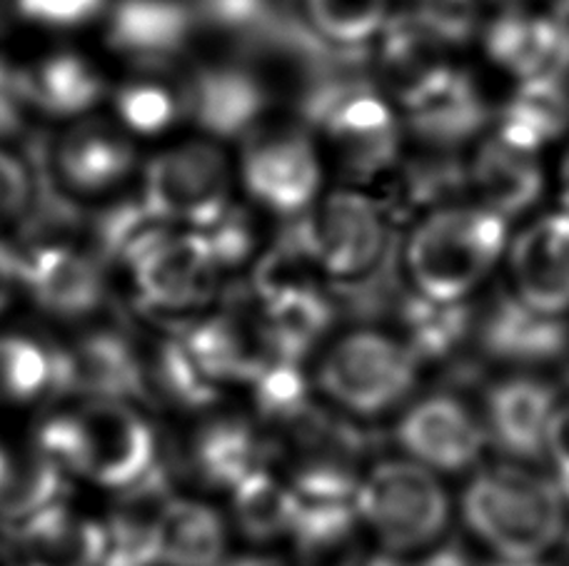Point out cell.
Here are the masks:
<instances>
[{"label": "cell", "instance_id": "5bb4252c", "mask_svg": "<svg viewBox=\"0 0 569 566\" xmlns=\"http://www.w3.org/2000/svg\"><path fill=\"white\" fill-rule=\"evenodd\" d=\"M507 292L547 317L569 320V212H535L512 230L505 252Z\"/></svg>", "mask_w": 569, "mask_h": 566}, {"label": "cell", "instance_id": "52a82bcc", "mask_svg": "<svg viewBox=\"0 0 569 566\" xmlns=\"http://www.w3.org/2000/svg\"><path fill=\"white\" fill-rule=\"evenodd\" d=\"M392 212L370 188H330L295 222L305 255L325 282H362L385 262L392 237Z\"/></svg>", "mask_w": 569, "mask_h": 566}, {"label": "cell", "instance_id": "8d00e7d4", "mask_svg": "<svg viewBox=\"0 0 569 566\" xmlns=\"http://www.w3.org/2000/svg\"><path fill=\"white\" fill-rule=\"evenodd\" d=\"M116 108L123 125L140 135H158L186 118L180 83L170 88L158 75H140L126 83L118 90Z\"/></svg>", "mask_w": 569, "mask_h": 566}, {"label": "cell", "instance_id": "60d3db41", "mask_svg": "<svg viewBox=\"0 0 569 566\" xmlns=\"http://www.w3.org/2000/svg\"><path fill=\"white\" fill-rule=\"evenodd\" d=\"M547 467L569 489V394H562L555 410L547 439Z\"/></svg>", "mask_w": 569, "mask_h": 566}, {"label": "cell", "instance_id": "9a60e30c", "mask_svg": "<svg viewBox=\"0 0 569 566\" xmlns=\"http://www.w3.org/2000/svg\"><path fill=\"white\" fill-rule=\"evenodd\" d=\"M475 357L500 372H537L569 362V320L547 317L500 292L475 317Z\"/></svg>", "mask_w": 569, "mask_h": 566}, {"label": "cell", "instance_id": "836d02e7", "mask_svg": "<svg viewBox=\"0 0 569 566\" xmlns=\"http://www.w3.org/2000/svg\"><path fill=\"white\" fill-rule=\"evenodd\" d=\"M30 103L53 118L86 115L106 93L103 75L76 53L48 55L26 70Z\"/></svg>", "mask_w": 569, "mask_h": 566}, {"label": "cell", "instance_id": "cb8c5ba5", "mask_svg": "<svg viewBox=\"0 0 569 566\" xmlns=\"http://www.w3.org/2000/svg\"><path fill=\"white\" fill-rule=\"evenodd\" d=\"M172 499V477L160 462L146 477L118 489L103 519V566H158L160 524Z\"/></svg>", "mask_w": 569, "mask_h": 566}, {"label": "cell", "instance_id": "7bdbcfd3", "mask_svg": "<svg viewBox=\"0 0 569 566\" xmlns=\"http://www.w3.org/2000/svg\"><path fill=\"white\" fill-rule=\"evenodd\" d=\"M18 282V255H13L6 245H0V312L13 295V285Z\"/></svg>", "mask_w": 569, "mask_h": 566}, {"label": "cell", "instance_id": "4316f807", "mask_svg": "<svg viewBox=\"0 0 569 566\" xmlns=\"http://www.w3.org/2000/svg\"><path fill=\"white\" fill-rule=\"evenodd\" d=\"M50 163L68 192H103L136 163V148L118 125L83 118L50 148Z\"/></svg>", "mask_w": 569, "mask_h": 566}, {"label": "cell", "instance_id": "8fae6325", "mask_svg": "<svg viewBox=\"0 0 569 566\" xmlns=\"http://www.w3.org/2000/svg\"><path fill=\"white\" fill-rule=\"evenodd\" d=\"M232 173L226 153L210 143H186L160 153L146 170L142 205L158 222L216 228L230 210Z\"/></svg>", "mask_w": 569, "mask_h": 566}, {"label": "cell", "instance_id": "3957f363", "mask_svg": "<svg viewBox=\"0 0 569 566\" xmlns=\"http://www.w3.org/2000/svg\"><path fill=\"white\" fill-rule=\"evenodd\" d=\"M305 125L345 185L388 180L408 150L400 108L375 80H335L302 98Z\"/></svg>", "mask_w": 569, "mask_h": 566}, {"label": "cell", "instance_id": "7402d4cb", "mask_svg": "<svg viewBox=\"0 0 569 566\" xmlns=\"http://www.w3.org/2000/svg\"><path fill=\"white\" fill-rule=\"evenodd\" d=\"M477 48L497 75L520 83L560 65V23L552 6L497 8L482 18Z\"/></svg>", "mask_w": 569, "mask_h": 566}, {"label": "cell", "instance_id": "681fc988", "mask_svg": "<svg viewBox=\"0 0 569 566\" xmlns=\"http://www.w3.org/2000/svg\"><path fill=\"white\" fill-rule=\"evenodd\" d=\"M0 566H18V564H16V559L10 557L8 547H0Z\"/></svg>", "mask_w": 569, "mask_h": 566}, {"label": "cell", "instance_id": "6da1fadb", "mask_svg": "<svg viewBox=\"0 0 569 566\" xmlns=\"http://www.w3.org/2000/svg\"><path fill=\"white\" fill-rule=\"evenodd\" d=\"M457 517L487 559L512 566H537L569 542L565 484L532 464L497 459L467 474Z\"/></svg>", "mask_w": 569, "mask_h": 566}, {"label": "cell", "instance_id": "603a6c76", "mask_svg": "<svg viewBox=\"0 0 569 566\" xmlns=\"http://www.w3.org/2000/svg\"><path fill=\"white\" fill-rule=\"evenodd\" d=\"M53 355L56 394H73V400H120L138 404V375L130 332H88L73 345L53 350Z\"/></svg>", "mask_w": 569, "mask_h": 566}, {"label": "cell", "instance_id": "7dc6e473", "mask_svg": "<svg viewBox=\"0 0 569 566\" xmlns=\"http://www.w3.org/2000/svg\"><path fill=\"white\" fill-rule=\"evenodd\" d=\"M480 6H490L492 10L497 8H515V6H550L552 0H477Z\"/></svg>", "mask_w": 569, "mask_h": 566}, {"label": "cell", "instance_id": "f6af8a7d", "mask_svg": "<svg viewBox=\"0 0 569 566\" xmlns=\"http://www.w3.org/2000/svg\"><path fill=\"white\" fill-rule=\"evenodd\" d=\"M222 566H292V562H282L278 557H266V554H248V557L228 559Z\"/></svg>", "mask_w": 569, "mask_h": 566}, {"label": "cell", "instance_id": "d4e9b609", "mask_svg": "<svg viewBox=\"0 0 569 566\" xmlns=\"http://www.w3.org/2000/svg\"><path fill=\"white\" fill-rule=\"evenodd\" d=\"M133 357L138 375V404L200 414L216 402V384L202 377L176 335H133Z\"/></svg>", "mask_w": 569, "mask_h": 566}, {"label": "cell", "instance_id": "f1b7e54d", "mask_svg": "<svg viewBox=\"0 0 569 566\" xmlns=\"http://www.w3.org/2000/svg\"><path fill=\"white\" fill-rule=\"evenodd\" d=\"M475 317L472 302L445 305L408 292L392 330L408 342L422 370H430L455 365L465 357L467 347H475Z\"/></svg>", "mask_w": 569, "mask_h": 566}, {"label": "cell", "instance_id": "1f68e13d", "mask_svg": "<svg viewBox=\"0 0 569 566\" xmlns=\"http://www.w3.org/2000/svg\"><path fill=\"white\" fill-rule=\"evenodd\" d=\"M66 472L36 444L16 447L0 439V519L18 524L63 499Z\"/></svg>", "mask_w": 569, "mask_h": 566}, {"label": "cell", "instance_id": "484cf974", "mask_svg": "<svg viewBox=\"0 0 569 566\" xmlns=\"http://www.w3.org/2000/svg\"><path fill=\"white\" fill-rule=\"evenodd\" d=\"M8 552L18 566H103V522L60 502L13 524Z\"/></svg>", "mask_w": 569, "mask_h": 566}, {"label": "cell", "instance_id": "4dcf8cb0", "mask_svg": "<svg viewBox=\"0 0 569 566\" xmlns=\"http://www.w3.org/2000/svg\"><path fill=\"white\" fill-rule=\"evenodd\" d=\"M232 527L252 544H276L292 537L300 519L302 499L295 494L280 472L262 467L252 472L230 492Z\"/></svg>", "mask_w": 569, "mask_h": 566}, {"label": "cell", "instance_id": "ab89813d", "mask_svg": "<svg viewBox=\"0 0 569 566\" xmlns=\"http://www.w3.org/2000/svg\"><path fill=\"white\" fill-rule=\"evenodd\" d=\"M30 170L18 158L0 150V228L13 225L30 205Z\"/></svg>", "mask_w": 569, "mask_h": 566}, {"label": "cell", "instance_id": "5b68a950", "mask_svg": "<svg viewBox=\"0 0 569 566\" xmlns=\"http://www.w3.org/2000/svg\"><path fill=\"white\" fill-rule=\"evenodd\" d=\"M422 365L398 332L385 325H352L325 342L315 357V392L352 422L395 417L415 400Z\"/></svg>", "mask_w": 569, "mask_h": 566}, {"label": "cell", "instance_id": "2e32d148", "mask_svg": "<svg viewBox=\"0 0 569 566\" xmlns=\"http://www.w3.org/2000/svg\"><path fill=\"white\" fill-rule=\"evenodd\" d=\"M180 93L186 118L222 140H248L266 123L272 103L268 80L236 58L196 65L180 80Z\"/></svg>", "mask_w": 569, "mask_h": 566}, {"label": "cell", "instance_id": "bcb514c9", "mask_svg": "<svg viewBox=\"0 0 569 566\" xmlns=\"http://www.w3.org/2000/svg\"><path fill=\"white\" fill-rule=\"evenodd\" d=\"M355 566H408V559H398L380 549H370Z\"/></svg>", "mask_w": 569, "mask_h": 566}, {"label": "cell", "instance_id": "d590c367", "mask_svg": "<svg viewBox=\"0 0 569 566\" xmlns=\"http://www.w3.org/2000/svg\"><path fill=\"white\" fill-rule=\"evenodd\" d=\"M56 394V355L36 340L0 337V407Z\"/></svg>", "mask_w": 569, "mask_h": 566}, {"label": "cell", "instance_id": "44dd1931", "mask_svg": "<svg viewBox=\"0 0 569 566\" xmlns=\"http://www.w3.org/2000/svg\"><path fill=\"white\" fill-rule=\"evenodd\" d=\"M18 282L56 320H86L103 307V262L68 242L28 247L18 257Z\"/></svg>", "mask_w": 569, "mask_h": 566}, {"label": "cell", "instance_id": "7c38bea8", "mask_svg": "<svg viewBox=\"0 0 569 566\" xmlns=\"http://www.w3.org/2000/svg\"><path fill=\"white\" fill-rule=\"evenodd\" d=\"M562 392L550 375L500 372L485 384L480 407L497 459L547 467V439Z\"/></svg>", "mask_w": 569, "mask_h": 566}, {"label": "cell", "instance_id": "d6a6232c", "mask_svg": "<svg viewBox=\"0 0 569 566\" xmlns=\"http://www.w3.org/2000/svg\"><path fill=\"white\" fill-rule=\"evenodd\" d=\"M228 524L206 502L176 497L160 524L158 566H222Z\"/></svg>", "mask_w": 569, "mask_h": 566}, {"label": "cell", "instance_id": "e0dca14e", "mask_svg": "<svg viewBox=\"0 0 569 566\" xmlns=\"http://www.w3.org/2000/svg\"><path fill=\"white\" fill-rule=\"evenodd\" d=\"M400 113L408 148L450 158H465L495 123V103L465 65Z\"/></svg>", "mask_w": 569, "mask_h": 566}, {"label": "cell", "instance_id": "30bf717a", "mask_svg": "<svg viewBox=\"0 0 569 566\" xmlns=\"http://www.w3.org/2000/svg\"><path fill=\"white\" fill-rule=\"evenodd\" d=\"M392 439L402 457L445 479L472 474L490 452L480 407L455 390L415 394L398 412Z\"/></svg>", "mask_w": 569, "mask_h": 566}, {"label": "cell", "instance_id": "b9f144b4", "mask_svg": "<svg viewBox=\"0 0 569 566\" xmlns=\"http://www.w3.org/2000/svg\"><path fill=\"white\" fill-rule=\"evenodd\" d=\"M550 195L557 208L569 212V135L557 145V158L550 165Z\"/></svg>", "mask_w": 569, "mask_h": 566}, {"label": "cell", "instance_id": "277c9868", "mask_svg": "<svg viewBox=\"0 0 569 566\" xmlns=\"http://www.w3.org/2000/svg\"><path fill=\"white\" fill-rule=\"evenodd\" d=\"M36 447L66 474L123 489L158 464V439L133 402L73 400L36 427Z\"/></svg>", "mask_w": 569, "mask_h": 566}, {"label": "cell", "instance_id": "ee69618b", "mask_svg": "<svg viewBox=\"0 0 569 566\" xmlns=\"http://www.w3.org/2000/svg\"><path fill=\"white\" fill-rule=\"evenodd\" d=\"M550 6L557 23H560V65H557V73L569 83V0H552Z\"/></svg>", "mask_w": 569, "mask_h": 566}, {"label": "cell", "instance_id": "e575fe53", "mask_svg": "<svg viewBox=\"0 0 569 566\" xmlns=\"http://www.w3.org/2000/svg\"><path fill=\"white\" fill-rule=\"evenodd\" d=\"M310 38L335 50L372 48L398 10V0H298Z\"/></svg>", "mask_w": 569, "mask_h": 566}, {"label": "cell", "instance_id": "f35d334b", "mask_svg": "<svg viewBox=\"0 0 569 566\" xmlns=\"http://www.w3.org/2000/svg\"><path fill=\"white\" fill-rule=\"evenodd\" d=\"M30 103L26 70H18L0 58V140L16 138L26 125Z\"/></svg>", "mask_w": 569, "mask_h": 566}, {"label": "cell", "instance_id": "7a4b0ae2", "mask_svg": "<svg viewBox=\"0 0 569 566\" xmlns=\"http://www.w3.org/2000/svg\"><path fill=\"white\" fill-rule=\"evenodd\" d=\"M512 225L470 198L415 215L400 265L408 292L445 305L472 302L505 265Z\"/></svg>", "mask_w": 569, "mask_h": 566}, {"label": "cell", "instance_id": "74e56055", "mask_svg": "<svg viewBox=\"0 0 569 566\" xmlns=\"http://www.w3.org/2000/svg\"><path fill=\"white\" fill-rule=\"evenodd\" d=\"M108 0H13L20 18L48 28L86 26L106 10Z\"/></svg>", "mask_w": 569, "mask_h": 566}, {"label": "cell", "instance_id": "83f0119b", "mask_svg": "<svg viewBox=\"0 0 569 566\" xmlns=\"http://www.w3.org/2000/svg\"><path fill=\"white\" fill-rule=\"evenodd\" d=\"M492 125L547 153L569 135V83L560 73L512 83L502 103L495 105Z\"/></svg>", "mask_w": 569, "mask_h": 566}, {"label": "cell", "instance_id": "f546056e", "mask_svg": "<svg viewBox=\"0 0 569 566\" xmlns=\"http://www.w3.org/2000/svg\"><path fill=\"white\" fill-rule=\"evenodd\" d=\"M288 542L292 566H355L375 549L355 502L302 504Z\"/></svg>", "mask_w": 569, "mask_h": 566}, {"label": "cell", "instance_id": "8992f818", "mask_svg": "<svg viewBox=\"0 0 569 566\" xmlns=\"http://www.w3.org/2000/svg\"><path fill=\"white\" fill-rule=\"evenodd\" d=\"M355 512L375 549L415 559L450 537L457 502L445 477L398 454L370 462Z\"/></svg>", "mask_w": 569, "mask_h": 566}, {"label": "cell", "instance_id": "c3c4849f", "mask_svg": "<svg viewBox=\"0 0 569 566\" xmlns=\"http://www.w3.org/2000/svg\"><path fill=\"white\" fill-rule=\"evenodd\" d=\"M537 566H569V544H565L560 552H555L550 559H545Z\"/></svg>", "mask_w": 569, "mask_h": 566}, {"label": "cell", "instance_id": "f907efd6", "mask_svg": "<svg viewBox=\"0 0 569 566\" xmlns=\"http://www.w3.org/2000/svg\"><path fill=\"white\" fill-rule=\"evenodd\" d=\"M8 23V0H0V30Z\"/></svg>", "mask_w": 569, "mask_h": 566}, {"label": "cell", "instance_id": "9c48e42d", "mask_svg": "<svg viewBox=\"0 0 569 566\" xmlns=\"http://www.w3.org/2000/svg\"><path fill=\"white\" fill-rule=\"evenodd\" d=\"M240 173L248 195L282 220H300L328 190V163L308 125L256 130L246 140Z\"/></svg>", "mask_w": 569, "mask_h": 566}, {"label": "cell", "instance_id": "4fadbf2b", "mask_svg": "<svg viewBox=\"0 0 569 566\" xmlns=\"http://www.w3.org/2000/svg\"><path fill=\"white\" fill-rule=\"evenodd\" d=\"M550 195L547 153L510 138L495 125L467 150L465 198L492 210L507 222L535 215Z\"/></svg>", "mask_w": 569, "mask_h": 566}, {"label": "cell", "instance_id": "ba28073f", "mask_svg": "<svg viewBox=\"0 0 569 566\" xmlns=\"http://www.w3.org/2000/svg\"><path fill=\"white\" fill-rule=\"evenodd\" d=\"M270 457L302 504L355 502L368 462V442L358 422L322 404L268 439Z\"/></svg>", "mask_w": 569, "mask_h": 566}, {"label": "cell", "instance_id": "ffe728a7", "mask_svg": "<svg viewBox=\"0 0 569 566\" xmlns=\"http://www.w3.org/2000/svg\"><path fill=\"white\" fill-rule=\"evenodd\" d=\"M128 265L133 270L140 297L150 307L166 312L200 305L210 297L220 270L208 235L200 232H158L128 260Z\"/></svg>", "mask_w": 569, "mask_h": 566}, {"label": "cell", "instance_id": "d6986e66", "mask_svg": "<svg viewBox=\"0 0 569 566\" xmlns=\"http://www.w3.org/2000/svg\"><path fill=\"white\" fill-rule=\"evenodd\" d=\"M200 38L188 0H116L108 13L110 50L142 75H162Z\"/></svg>", "mask_w": 569, "mask_h": 566}, {"label": "cell", "instance_id": "ac0fdd59", "mask_svg": "<svg viewBox=\"0 0 569 566\" xmlns=\"http://www.w3.org/2000/svg\"><path fill=\"white\" fill-rule=\"evenodd\" d=\"M270 447L256 417L202 414L178 439L176 467L206 489L232 492L252 472L268 467Z\"/></svg>", "mask_w": 569, "mask_h": 566}]
</instances>
